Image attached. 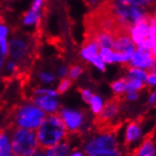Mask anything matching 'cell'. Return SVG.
Returning <instances> with one entry per match:
<instances>
[{"mask_svg": "<svg viewBox=\"0 0 156 156\" xmlns=\"http://www.w3.org/2000/svg\"><path fill=\"white\" fill-rule=\"evenodd\" d=\"M66 131L67 129L60 115L53 114L46 117L37 129L38 146L42 149H50L56 146L66 135Z\"/></svg>", "mask_w": 156, "mask_h": 156, "instance_id": "1", "label": "cell"}, {"mask_svg": "<svg viewBox=\"0 0 156 156\" xmlns=\"http://www.w3.org/2000/svg\"><path fill=\"white\" fill-rule=\"evenodd\" d=\"M10 144L14 156H30L39 147L34 130L25 128H16L13 131Z\"/></svg>", "mask_w": 156, "mask_h": 156, "instance_id": "2", "label": "cell"}, {"mask_svg": "<svg viewBox=\"0 0 156 156\" xmlns=\"http://www.w3.org/2000/svg\"><path fill=\"white\" fill-rule=\"evenodd\" d=\"M46 119L44 112L37 105L26 104L14 111L15 123L20 128L37 130Z\"/></svg>", "mask_w": 156, "mask_h": 156, "instance_id": "3", "label": "cell"}, {"mask_svg": "<svg viewBox=\"0 0 156 156\" xmlns=\"http://www.w3.org/2000/svg\"><path fill=\"white\" fill-rule=\"evenodd\" d=\"M150 14L146 18L133 26L131 29V38L133 43L136 44L138 48L151 50L152 47V37L150 31Z\"/></svg>", "mask_w": 156, "mask_h": 156, "instance_id": "4", "label": "cell"}, {"mask_svg": "<svg viewBox=\"0 0 156 156\" xmlns=\"http://www.w3.org/2000/svg\"><path fill=\"white\" fill-rule=\"evenodd\" d=\"M116 136L113 132L102 133L99 136L94 137L85 146V152L90 155L94 152L100 151H109L117 149Z\"/></svg>", "mask_w": 156, "mask_h": 156, "instance_id": "5", "label": "cell"}, {"mask_svg": "<svg viewBox=\"0 0 156 156\" xmlns=\"http://www.w3.org/2000/svg\"><path fill=\"white\" fill-rule=\"evenodd\" d=\"M129 60L131 65L135 68L141 70H150L154 61V55L151 50L138 48L135 50Z\"/></svg>", "mask_w": 156, "mask_h": 156, "instance_id": "6", "label": "cell"}, {"mask_svg": "<svg viewBox=\"0 0 156 156\" xmlns=\"http://www.w3.org/2000/svg\"><path fill=\"white\" fill-rule=\"evenodd\" d=\"M61 118L63 119L66 129L70 131H76L79 129L82 123L84 116L82 111L63 108L61 111Z\"/></svg>", "mask_w": 156, "mask_h": 156, "instance_id": "7", "label": "cell"}, {"mask_svg": "<svg viewBox=\"0 0 156 156\" xmlns=\"http://www.w3.org/2000/svg\"><path fill=\"white\" fill-rule=\"evenodd\" d=\"M28 42L22 38H14L10 43L9 53L13 59L22 60L24 59L28 52Z\"/></svg>", "mask_w": 156, "mask_h": 156, "instance_id": "8", "label": "cell"}, {"mask_svg": "<svg viewBox=\"0 0 156 156\" xmlns=\"http://www.w3.org/2000/svg\"><path fill=\"white\" fill-rule=\"evenodd\" d=\"M119 111V105L116 101H110L106 103L101 111L97 114V122L100 124L106 123V122L113 119L118 113Z\"/></svg>", "mask_w": 156, "mask_h": 156, "instance_id": "9", "label": "cell"}, {"mask_svg": "<svg viewBox=\"0 0 156 156\" xmlns=\"http://www.w3.org/2000/svg\"><path fill=\"white\" fill-rule=\"evenodd\" d=\"M143 136L142 126L139 122L132 121L127 125L125 131V143L127 145H133L135 143L140 141Z\"/></svg>", "mask_w": 156, "mask_h": 156, "instance_id": "10", "label": "cell"}, {"mask_svg": "<svg viewBox=\"0 0 156 156\" xmlns=\"http://www.w3.org/2000/svg\"><path fill=\"white\" fill-rule=\"evenodd\" d=\"M34 104L42 110L50 113L56 112L59 107V102L56 97L48 95H39L37 98L34 99Z\"/></svg>", "mask_w": 156, "mask_h": 156, "instance_id": "11", "label": "cell"}, {"mask_svg": "<svg viewBox=\"0 0 156 156\" xmlns=\"http://www.w3.org/2000/svg\"><path fill=\"white\" fill-rule=\"evenodd\" d=\"M155 153H156L155 141L151 137H147L133 151L132 156H154Z\"/></svg>", "mask_w": 156, "mask_h": 156, "instance_id": "12", "label": "cell"}, {"mask_svg": "<svg viewBox=\"0 0 156 156\" xmlns=\"http://www.w3.org/2000/svg\"><path fill=\"white\" fill-rule=\"evenodd\" d=\"M0 156H13L12 144L8 133L2 129H0Z\"/></svg>", "mask_w": 156, "mask_h": 156, "instance_id": "13", "label": "cell"}, {"mask_svg": "<svg viewBox=\"0 0 156 156\" xmlns=\"http://www.w3.org/2000/svg\"><path fill=\"white\" fill-rule=\"evenodd\" d=\"M69 152V145L67 143H60L57 144L50 149H48V152L44 156H67Z\"/></svg>", "mask_w": 156, "mask_h": 156, "instance_id": "14", "label": "cell"}, {"mask_svg": "<svg viewBox=\"0 0 156 156\" xmlns=\"http://www.w3.org/2000/svg\"><path fill=\"white\" fill-rule=\"evenodd\" d=\"M117 1L124 5L140 7L144 9L155 7V0H117Z\"/></svg>", "mask_w": 156, "mask_h": 156, "instance_id": "15", "label": "cell"}, {"mask_svg": "<svg viewBox=\"0 0 156 156\" xmlns=\"http://www.w3.org/2000/svg\"><path fill=\"white\" fill-rule=\"evenodd\" d=\"M148 75H149V73L146 71L132 67V68H131L129 70L127 78H131V79H137V80L142 81L143 83H146L147 79H148Z\"/></svg>", "mask_w": 156, "mask_h": 156, "instance_id": "16", "label": "cell"}, {"mask_svg": "<svg viewBox=\"0 0 156 156\" xmlns=\"http://www.w3.org/2000/svg\"><path fill=\"white\" fill-rule=\"evenodd\" d=\"M145 83H143L140 80L137 79H131V78H127L126 79V90L125 93L128 92H138L144 87Z\"/></svg>", "mask_w": 156, "mask_h": 156, "instance_id": "17", "label": "cell"}, {"mask_svg": "<svg viewBox=\"0 0 156 156\" xmlns=\"http://www.w3.org/2000/svg\"><path fill=\"white\" fill-rule=\"evenodd\" d=\"M99 50L98 47L97 46L96 43H91V44H88L86 46H83V50H82V57L83 58L91 61V59L96 57V55H98Z\"/></svg>", "mask_w": 156, "mask_h": 156, "instance_id": "18", "label": "cell"}, {"mask_svg": "<svg viewBox=\"0 0 156 156\" xmlns=\"http://www.w3.org/2000/svg\"><path fill=\"white\" fill-rule=\"evenodd\" d=\"M91 105V110L93 111V113H95L96 115L99 114V112L101 111L102 107H103V101L102 99L100 98L97 95H93L91 100H90V103Z\"/></svg>", "mask_w": 156, "mask_h": 156, "instance_id": "19", "label": "cell"}, {"mask_svg": "<svg viewBox=\"0 0 156 156\" xmlns=\"http://www.w3.org/2000/svg\"><path fill=\"white\" fill-rule=\"evenodd\" d=\"M112 90L116 95H121L125 93L126 90V79H119L112 84Z\"/></svg>", "mask_w": 156, "mask_h": 156, "instance_id": "20", "label": "cell"}, {"mask_svg": "<svg viewBox=\"0 0 156 156\" xmlns=\"http://www.w3.org/2000/svg\"><path fill=\"white\" fill-rule=\"evenodd\" d=\"M88 156H122V154L118 149H115V150H109V151H97Z\"/></svg>", "mask_w": 156, "mask_h": 156, "instance_id": "21", "label": "cell"}, {"mask_svg": "<svg viewBox=\"0 0 156 156\" xmlns=\"http://www.w3.org/2000/svg\"><path fill=\"white\" fill-rule=\"evenodd\" d=\"M71 85H72V82L70 79H68V78H63V79L61 81L59 87H58V92L57 93H59V94L64 93L71 87Z\"/></svg>", "mask_w": 156, "mask_h": 156, "instance_id": "22", "label": "cell"}, {"mask_svg": "<svg viewBox=\"0 0 156 156\" xmlns=\"http://www.w3.org/2000/svg\"><path fill=\"white\" fill-rule=\"evenodd\" d=\"M38 19V13L37 12H34V10H31L29 12L24 18V23L26 25H30V24H33L35 23Z\"/></svg>", "mask_w": 156, "mask_h": 156, "instance_id": "23", "label": "cell"}, {"mask_svg": "<svg viewBox=\"0 0 156 156\" xmlns=\"http://www.w3.org/2000/svg\"><path fill=\"white\" fill-rule=\"evenodd\" d=\"M82 73V69L81 68L80 66H72L71 69L69 71V75L72 79H76V78L79 77Z\"/></svg>", "mask_w": 156, "mask_h": 156, "instance_id": "24", "label": "cell"}, {"mask_svg": "<svg viewBox=\"0 0 156 156\" xmlns=\"http://www.w3.org/2000/svg\"><path fill=\"white\" fill-rule=\"evenodd\" d=\"M91 62L97 67V68H98L100 71H105V63L102 61L101 58H99V55H96V57H94L91 59Z\"/></svg>", "mask_w": 156, "mask_h": 156, "instance_id": "25", "label": "cell"}, {"mask_svg": "<svg viewBox=\"0 0 156 156\" xmlns=\"http://www.w3.org/2000/svg\"><path fill=\"white\" fill-rule=\"evenodd\" d=\"M35 93L37 95H48V96H52V97H57L58 93L52 90H44V88H40V90H36Z\"/></svg>", "mask_w": 156, "mask_h": 156, "instance_id": "26", "label": "cell"}, {"mask_svg": "<svg viewBox=\"0 0 156 156\" xmlns=\"http://www.w3.org/2000/svg\"><path fill=\"white\" fill-rule=\"evenodd\" d=\"M103 1L104 0H84V3L90 9H94L98 5L101 4Z\"/></svg>", "mask_w": 156, "mask_h": 156, "instance_id": "27", "label": "cell"}, {"mask_svg": "<svg viewBox=\"0 0 156 156\" xmlns=\"http://www.w3.org/2000/svg\"><path fill=\"white\" fill-rule=\"evenodd\" d=\"M80 92L82 94V98L83 101L85 103H87V104L90 103V100H91V98L93 96L92 92L90 90H80Z\"/></svg>", "mask_w": 156, "mask_h": 156, "instance_id": "28", "label": "cell"}, {"mask_svg": "<svg viewBox=\"0 0 156 156\" xmlns=\"http://www.w3.org/2000/svg\"><path fill=\"white\" fill-rule=\"evenodd\" d=\"M40 78L44 81V82H47V83H49V82H52L54 80V75L51 74V73H43L40 74Z\"/></svg>", "mask_w": 156, "mask_h": 156, "instance_id": "29", "label": "cell"}, {"mask_svg": "<svg viewBox=\"0 0 156 156\" xmlns=\"http://www.w3.org/2000/svg\"><path fill=\"white\" fill-rule=\"evenodd\" d=\"M149 86H156V73H150L146 82Z\"/></svg>", "mask_w": 156, "mask_h": 156, "instance_id": "30", "label": "cell"}, {"mask_svg": "<svg viewBox=\"0 0 156 156\" xmlns=\"http://www.w3.org/2000/svg\"><path fill=\"white\" fill-rule=\"evenodd\" d=\"M138 97H139L138 92H128V93H126V98L130 102L136 101V100L138 99Z\"/></svg>", "mask_w": 156, "mask_h": 156, "instance_id": "31", "label": "cell"}, {"mask_svg": "<svg viewBox=\"0 0 156 156\" xmlns=\"http://www.w3.org/2000/svg\"><path fill=\"white\" fill-rule=\"evenodd\" d=\"M148 103L150 105H156V88L151 92L150 96L148 99Z\"/></svg>", "mask_w": 156, "mask_h": 156, "instance_id": "32", "label": "cell"}, {"mask_svg": "<svg viewBox=\"0 0 156 156\" xmlns=\"http://www.w3.org/2000/svg\"><path fill=\"white\" fill-rule=\"evenodd\" d=\"M5 57H6V55L3 54L2 49H1V46H0V72L2 71V68H3L4 60H5Z\"/></svg>", "mask_w": 156, "mask_h": 156, "instance_id": "33", "label": "cell"}, {"mask_svg": "<svg viewBox=\"0 0 156 156\" xmlns=\"http://www.w3.org/2000/svg\"><path fill=\"white\" fill-rule=\"evenodd\" d=\"M42 3H43V0H35L34 4H33V6H32V10H34V12H37L38 9L41 7Z\"/></svg>", "mask_w": 156, "mask_h": 156, "instance_id": "34", "label": "cell"}, {"mask_svg": "<svg viewBox=\"0 0 156 156\" xmlns=\"http://www.w3.org/2000/svg\"><path fill=\"white\" fill-rule=\"evenodd\" d=\"M58 73L60 76H64L67 74V68L66 67H61V68L59 69L58 71Z\"/></svg>", "mask_w": 156, "mask_h": 156, "instance_id": "35", "label": "cell"}, {"mask_svg": "<svg viewBox=\"0 0 156 156\" xmlns=\"http://www.w3.org/2000/svg\"><path fill=\"white\" fill-rule=\"evenodd\" d=\"M30 156H43V153L41 152V151H35L34 153H33L32 155H30Z\"/></svg>", "mask_w": 156, "mask_h": 156, "instance_id": "36", "label": "cell"}, {"mask_svg": "<svg viewBox=\"0 0 156 156\" xmlns=\"http://www.w3.org/2000/svg\"><path fill=\"white\" fill-rule=\"evenodd\" d=\"M71 156H82V152H75Z\"/></svg>", "mask_w": 156, "mask_h": 156, "instance_id": "37", "label": "cell"}, {"mask_svg": "<svg viewBox=\"0 0 156 156\" xmlns=\"http://www.w3.org/2000/svg\"><path fill=\"white\" fill-rule=\"evenodd\" d=\"M155 7H156V0H155Z\"/></svg>", "mask_w": 156, "mask_h": 156, "instance_id": "38", "label": "cell"}, {"mask_svg": "<svg viewBox=\"0 0 156 156\" xmlns=\"http://www.w3.org/2000/svg\"><path fill=\"white\" fill-rule=\"evenodd\" d=\"M154 156H156V153H155V155H154Z\"/></svg>", "mask_w": 156, "mask_h": 156, "instance_id": "39", "label": "cell"}, {"mask_svg": "<svg viewBox=\"0 0 156 156\" xmlns=\"http://www.w3.org/2000/svg\"><path fill=\"white\" fill-rule=\"evenodd\" d=\"M104 1H105V0H104Z\"/></svg>", "mask_w": 156, "mask_h": 156, "instance_id": "40", "label": "cell"}]
</instances>
